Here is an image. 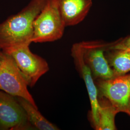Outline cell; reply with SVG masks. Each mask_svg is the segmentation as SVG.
I'll use <instances>...</instances> for the list:
<instances>
[{
	"label": "cell",
	"mask_w": 130,
	"mask_h": 130,
	"mask_svg": "<svg viewBox=\"0 0 130 130\" xmlns=\"http://www.w3.org/2000/svg\"><path fill=\"white\" fill-rule=\"evenodd\" d=\"M48 0H31L20 12L0 23V49L5 53L32 42L33 22Z\"/></svg>",
	"instance_id": "cell-1"
},
{
	"label": "cell",
	"mask_w": 130,
	"mask_h": 130,
	"mask_svg": "<svg viewBox=\"0 0 130 130\" xmlns=\"http://www.w3.org/2000/svg\"><path fill=\"white\" fill-rule=\"evenodd\" d=\"M32 42L55 41L63 35L66 27L56 0H48L33 22Z\"/></svg>",
	"instance_id": "cell-2"
},
{
	"label": "cell",
	"mask_w": 130,
	"mask_h": 130,
	"mask_svg": "<svg viewBox=\"0 0 130 130\" xmlns=\"http://www.w3.org/2000/svg\"><path fill=\"white\" fill-rule=\"evenodd\" d=\"M1 59L0 90L14 97L23 98L37 107L28 90V84L13 58L2 51Z\"/></svg>",
	"instance_id": "cell-3"
},
{
	"label": "cell",
	"mask_w": 130,
	"mask_h": 130,
	"mask_svg": "<svg viewBox=\"0 0 130 130\" xmlns=\"http://www.w3.org/2000/svg\"><path fill=\"white\" fill-rule=\"evenodd\" d=\"M5 53L13 58L29 86H34L40 77L49 70L46 60L30 51L29 45L17 48Z\"/></svg>",
	"instance_id": "cell-4"
},
{
	"label": "cell",
	"mask_w": 130,
	"mask_h": 130,
	"mask_svg": "<svg viewBox=\"0 0 130 130\" xmlns=\"http://www.w3.org/2000/svg\"><path fill=\"white\" fill-rule=\"evenodd\" d=\"M98 85L100 94L109 101L118 113H127L130 98V74L100 79Z\"/></svg>",
	"instance_id": "cell-5"
},
{
	"label": "cell",
	"mask_w": 130,
	"mask_h": 130,
	"mask_svg": "<svg viewBox=\"0 0 130 130\" xmlns=\"http://www.w3.org/2000/svg\"><path fill=\"white\" fill-rule=\"evenodd\" d=\"M14 98L7 93L0 91V130L33 128L23 108Z\"/></svg>",
	"instance_id": "cell-6"
},
{
	"label": "cell",
	"mask_w": 130,
	"mask_h": 130,
	"mask_svg": "<svg viewBox=\"0 0 130 130\" xmlns=\"http://www.w3.org/2000/svg\"><path fill=\"white\" fill-rule=\"evenodd\" d=\"M84 49V58L93 76L100 79H111L115 76L107 59L105 52L110 49L113 43L101 41L81 42Z\"/></svg>",
	"instance_id": "cell-7"
},
{
	"label": "cell",
	"mask_w": 130,
	"mask_h": 130,
	"mask_svg": "<svg viewBox=\"0 0 130 130\" xmlns=\"http://www.w3.org/2000/svg\"><path fill=\"white\" fill-rule=\"evenodd\" d=\"M71 56L73 58L76 67L84 79L86 85L91 103L93 124L95 129L97 130L100 108L98 89L93 82L91 70L84 60V49L81 42L73 44L71 48Z\"/></svg>",
	"instance_id": "cell-8"
},
{
	"label": "cell",
	"mask_w": 130,
	"mask_h": 130,
	"mask_svg": "<svg viewBox=\"0 0 130 130\" xmlns=\"http://www.w3.org/2000/svg\"><path fill=\"white\" fill-rule=\"evenodd\" d=\"M67 26L80 23L86 17L93 5L92 0H56Z\"/></svg>",
	"instance_id": "cell-9"
},
{
	"label": "cell",
	"mask_w": 130,
	"mask_h": 130,
	"mask_svg": "<svg viewBox=\"0 0 130 130\" xmlns=\"http://www.w3.org/2000/svg\"><path fill=\"white\" fill-rule=\"evenodd\" d=\"M17 100L23 108L28 120L33 128L40 130H57L58 128L46 120L39 111L37 107L34 106L23 98L17 97Z\"/></svg>",
	"instance_id": "cell-10"
},
{
	"label": "cell",
	"mask_w": 130,
	"mask_h": 130,
	"mask_svg": "<svg viewBox=\"0 0 130 130\" xmlns=\"http://www.w3.org/2000/svg\"><path fill=\"white\" fill-rule=\"evenodd\" d=\"M107 61L115 76L125 75L130 71V50L109 49Z\"/></svg>",
	"instance_id": "cell-11"
},
{
	"label": "cell",
	"mask_w": 130,
	"mask_h": 130,
	"mask_svg": "<svg viewBox=\"0 0 130 130\" xmlns=\"http://www.w3.org/2000/svg\"><path fill=\"white\" fill-rule=\"evenodd\" d=\"M99 123L97 130H116L115 118L118 113L116 108L108 100H99Z\"/></svg>",
	"instance_id": "cell-12"
},
{
	"label": "cell",
	"mask_w": 130,
	"mask_h": 130,
	"mask_svg": "<svg viewBox=\"0 0 130 130\" xmlns=\"http://www.w3.org/2000/svg\"><path fill=\"white\" fill-rule=\"evenodd\" d=\"M110 49L130 50V36L122 40H120L115 42H113Z\"/></svg>",
	"instance_id": "cell-13"
},
{
	"label": "cell",
	"mask_w": 130,
	"mask_h": 130,
	"mask_svg": "<svg viewBox=\"0 0 130 130\" xmlns=\"http://www.w3.org/2000/svg\"><path fill=\"white\" fill-rule=\"evenodd\" d=\"M127 114H128L130 116V100H129V105H128V111H127Z\"/></svg>",
	"instance_id": "cell-14"
},
{
	"label": "cell",
	"mask_w": 130,
	"mask_h": 130,
	"mask_svg": "<svg viewBox=\"0 0 130 130\" xmlns=\"http://www.w3.org/2000/svg\"><path fill=\"white\" fill-rule=\"evenodd\" d=\"M1 53H2V51L1 50H0V66L1 65V63H2V59H1Z\"/></svg>",
	"instance_id": "cell-15"
},
{
	"label": "cell",
	"mask_w": 130,
	"mask_h": 130,
	"mask_svg": "<svg viewBox=\"0 0 130 130\" xmlns=\"http://www.w3.org/2000/svg\"><path fill=\"white\" fill-rule=\"evenodd\" d=\"M0 50H1V49H0Z\"/></svg>",
	"instance_id": "cell-16"
}]
</instances>
